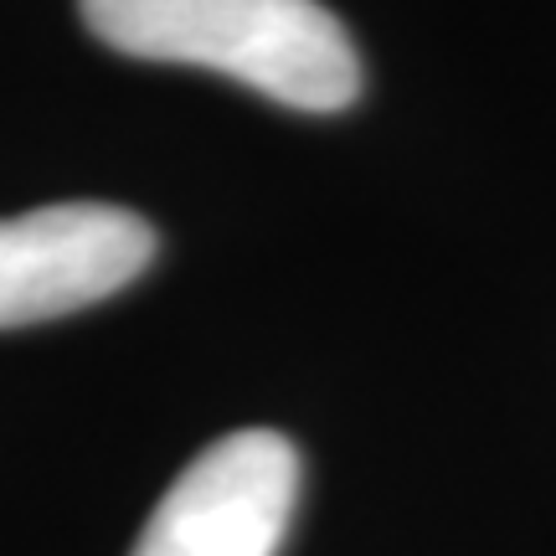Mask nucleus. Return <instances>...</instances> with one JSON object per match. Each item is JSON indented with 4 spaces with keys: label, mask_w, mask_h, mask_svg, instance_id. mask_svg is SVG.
<instances>
[{
    "label": "nucleus",
    "mask_w": 556,
    "mask_h": 556,
    "mask_svg": "<svg viewBox=\"0 0 556 556\" xmlns=\"http://www.w3.org/2000/svg\"><path fill=\"white\" fill-rule=\"evenodd\" d=\"M299 495V454L274 428H242L197 454L160 495L129 556H278Z\"/></svg>",
    "instance_id": "f03ea898"
},
{
    "label": "nucleus",
    "mask_w": 556,
    "mask_h": 556,
    "mask_svg": "<svg viewBox=\"0 0 556 556\" xmlns=\"http://www.w3.org/2000/svg\"><path fill=\"white\" fill-rule=\"evenodd\" d=\"M78 11L124 58L212 67L304 114H340L361 93L351 31L319 0H78Z\"/></svg>",
    "instance_id": "f257e3e1"
},
{
    "label": "nucleus",
    "mask_w": 556,
    "mask_h": 556,
    "mask_svg": "<svg viewBox=\"0 0 556 556\" xmlns=\"http://www.w3.org/2000/svg\"><path fill=\"white\" fill-rule=\"evenodd\" d=\"M155 258V227L109 201H58L0 222V330L119 294Z\"/></svg>",
    "instance_id": "7ed1b4c3"
}]
</instances>
